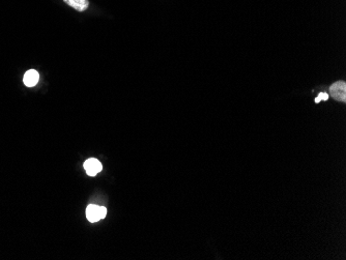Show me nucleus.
<instances>
[{
    "label": "nucleus",
    "instance_id": "f257e3e1",
    "mask_svg": "<svg viewBox=\"0 0 346 260\" xmlns=\"http://www.w3.org/2000/svg\"><path fill=\"white\" fill-rule=\"evenodd\" d=\"M107 215V208L104 206L97 205H88L86 208V217L90 222H97L101 219H104Z\"/></svg>",
    "mask_w": 346,
    "mask_h": 260
},
{
    "label": "nucleus",
    "instance_id": "f03ea898",
    "mask_svg": "<svg viewBox=\"0 0 346 260\" xmlns=\"http://www.w3.org/2000/svg\"><path fill=\"white\" fill-rule=\"evenodd\" d=\"M332 97L338 102L345 103L346 101V84L344 81H337L330 87Z\"/></svg>",
    "mask_w": 346,
    "mask_h": 260
},
{
    "label": "nucleus",
    "instance_id": "7ed1b4c3",
    "mask_svg": "<svg viewBox=\"0 0 346 260\" xmlns=\"http://www.w3.org/2000/svg\"><path fill=\"white\" fill-rule=\"evenodd\" d=\"M84 169L86 173L90 176H94L102 171V163L97 159L91 158L87 159L84 163Z\"/></svg>",
    "mask_w": 346,
    "mask_h": 260
},
{
    "label": "nucleus",
    "instance_id": "20e7f679",
    "mask_svg": "<svg viewBox=\"0 0 346 260\" xmlns=\"http://www.w3.org/2000/svg\"><path fill=\"white\" fill-rule=\"evenodd\" d=\"M39 80V74L35 69H29L24 75L23 82L27 87H33L37 84Z\"/></svg>",
    "mask_w": 346,
    "mask_h": 260
},
{
    "label": "nucleus",
    "instance_id": "39448f33",
    "mask_svg": "<svg viewBox=\"0 0 346 260\" xmlns=\"http://www.w3.org/2000/svg\"><path fill=\"white\" fill-rule=\"evenodd\" d=\"M63 1L78 12H84L90 5L88 0H63Z\"/></svg>",
    "mask_w": 346,
    "mask_h": 260
},
{
    "label": "nucleus",
    "instance_id": "423d86ee",
    "mask_svg": "<svg viewBox=\"0 0 346 260\" xmlns=\"http://www.w3.org/2000/svg\"><path fill=\"white\" fill-rule=\"evenodd\" d=\"M328 98H329V95L327 93H320L318 97L314 99V102L316 104H318L321 101H328Z\"/></svg>",
    "mask_w": 346,
    "mask_h": 260
}]
</instances>
